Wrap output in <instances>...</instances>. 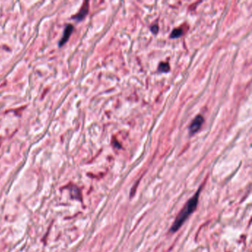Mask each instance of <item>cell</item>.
Instances as JSON below:
<instances>
[{
    "label": "cell",
    "instance_id": "7a4b0ae2",
    "mask_svg": "<svg viewBox=\"0 0 252 252\" xmlns=\"http://www.w3.org/2000/svg\"><path fill=\"white\" fill-rule=\"evenodd\" d=\"M203 121H204V119H203V118L202 115H197V116L196 117L194 120H193V121L191 122V125H190V126H189L190 134L192 135L197 132L199 130L200 128L201 127V126H202Z\"/></svg>",
    "mask_w": 252,
    "mask_h": 252
},
{
    "label": "cell",
    "instance_id": "52a82bcc",
    "mask_svg": "<svg viewBox=\"0 0 252 252\" xmlns=\"http://www.w3.org/2000/svg\"><path fill=\"white\" fill-rule=\"evenodd\" d=\"M151 31H153V32L155 34V33H158V27L157 26V25H153V26L151 28Z\"/></svg>",
    "mask_w": 252,
    "mask_h": 252
},
{
    "label": "cell",
    "instance_id": "6da1fadb",
    "mask_svg": "<svg viewBox=\"0 0 252 252\" xmlns=\"http://www.w3.org/2000/svg\"><path fill=\"white\" fill-rule=\"evenodd\" d=\"M202 187L203 186H200V188H198L195 194L187 201L186 203L185 204V206H183V208L179 212L177 218H175V221H174L173 224H172V227H171L170 230H169L171 233H174L176 232L177 231H178L179 229H180V228L183 226V223L186 222V220L188 219V217L195 211V209L197 206L198 200H199V196L200 194Z\"/></svg>",
    "mask_w": 252,
    "mask_h": 252
},
{
    "label": "cell",
    "instance_id": "277c9868",
    "mask_svg": "<svg viewBox=\"0 0 252 252\" xmlns=\"http://www.w3.org/2000/svg\"><path fill=\"white\" fill-rule=\"evenodd\" d=\"M88 11H89V2L88 1H85V2L83 4V5H82L81 10H79V12L76 15L73 16V19L77 20V21H81V20H82L85 16H86L87 14L88 13Z\"/></svg>",
    "mask_w": 252,
    "mask_h": 252
},
{
    "label": "cell",
    "instance_id": "8992f818",
    "mask_svg": "<svg viewBox=\"0 0 252 252\" xmlns=\"http://www.w3.org/2000/svg\"><path fill=\"white\" fill-rule=\"evenodd\" d=\"M170 67H169V65L168 63H161L159 65V67H158V70L160 72H164L166 73L169 70Z\"/></svg>",
    "mask_w": 252,
    "mask_h": 252
},
{
    "label": "cell",
    "instance_id": "3957f363",
    "mask_svg": "<svg viewBox=\"0 0 252 252\" xmlns=\"http://www.w3.org/2000/svg\"><path fill=\"white\" fill-rule=\"evenodd\" d=\"M73 26L72 25H67V26L65 27V28H64V33H63L62 37H61V39H60V41H59V44H58L59 47L63 46L67 42L70 36L71 33H73Z\"/></svg>",
    "mask_w": 252,
    "mask_h": 252
},
{
    "label": "cell",
    "instance_id": "5b68a950",
    "mask_svg": "<svg viewBox=\"0 0 252 252\" xmlns=\"http://www.w3.org/2000/svg\"><path fill=\"white\" fill-rule=\"evenodd\" d=\"M183 30L180 29V28H177V29H175L173 31H172V33H171L170 37L172 39H175V38H179L183 35Z\"/></svg>",
    "mask_w": 252,
    "mask_h": 252
}]
</instances>
